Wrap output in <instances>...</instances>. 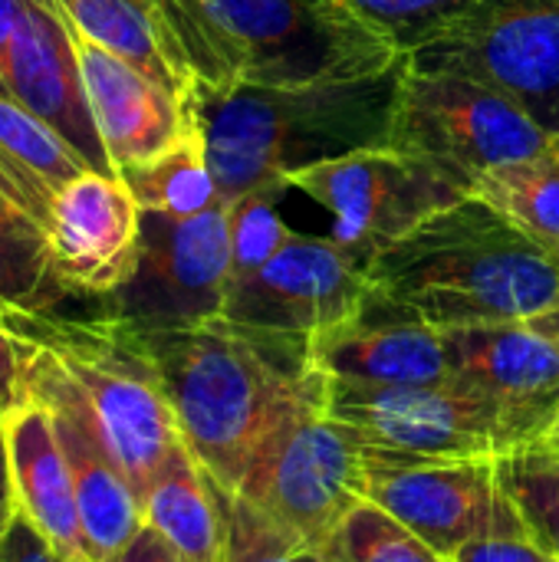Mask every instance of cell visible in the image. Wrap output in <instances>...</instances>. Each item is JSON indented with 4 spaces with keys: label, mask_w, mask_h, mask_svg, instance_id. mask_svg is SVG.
<instances>
[{
    "label": "cell",
    "mask_w": 559,
    "mask_h": 562,
    "mask_svg": "<svg viewBox=\"0 0 559 562\" xmlns=\"http://www.w3.org/2000/svg\"><path fill=\"white\" fill-rule=\"evenodd\" d=\"M16 497H13V477H10V454H7V431L0 422V530L13 520Z\"/></svg>",
    "instance_id": "e575fe53"
},
{
    "label": "cell",
    "mask_w": 559,
    "mask_h": 562,
    "mask_svg": "<svg viewBox=\"0 0 559 562\" xmlns=\"http://www.w3.org/2000/svg\"><path fill=\"white\" fill-rule=\"evenodd\" d=\"M119 178L128 184L142 211L168 217H198L224 204L208 161L204 135L194 119L191 128L171 148H165L152 161L125 168Z\"/></svg>",
    "instance_id": "cb8c5ba5"
},
{
    "label": "cell",
    "mask_w": 559,
    "mask_h": 562,
    "mask_svg": "<svg viewBox=\"0 0 559 562\" xmlns=\"http://www.w3.org/2000/svg\"><path fill=\"white\" fill-rule=\"evenodd\" d=\"M554 148H557V155H559V135H554Z\"/></svg>",
    "instance_id": "ab89813d"
},
{
    "label": "cell",
    "mask_w": 559,
    "mask_h": 562,
    "mask_svg": "<svg viewBox=\"0 0 559 562\" xmlns=\"http://www.w3.org/2000/svg\"><path fill=\"white\" fill-rule=\"evenodd\" d=\"M451 379L501 418L507 454L540 441L559 422V349L530 323L441 329Z\"/></svg>",
    "instance_id": "5bb4252c"
},
{
    "label": "cell",
    "mask_w": 559,
    "mask_h": 562,
    "mask_svg": "<svg viewBox=\"0 0 559 562\" xmlns=\"http://www.w3.org/2000/svg\"><path fill=\"white\" fill-rule=\"evenodd\" d=\"M0 323H13V319H10V316H7V313L0 310Z\"/></svg>",
    "instance_id": "f35d334b"
},
{
    "label": "cell",
    "mask_w": 559,
    "mask_h": 562,
    "mask_svg": "<svg viewBox=\"0 0 559 562\" xmlns=\"http://www.w3.org/2000/svg\"><path fill=\"white\" fill-rule=\"evenodd\" d=\"M471 194L491 204L507 224L537 240L547 250H559V155L557 148L534 158L497 165L474 178Z\"/></svg>",
    "instance_id": "d4e9b609"
},
{
    "label": "cell",
    "mask_w": 559,
    "mask_h": 562,
    "mask_svg": "<svg viewBox=\"0 0 559 562\" xmlns=\"http://www.w3.org/2000/svg\"><path fill=\"white\" fill-rule=\"evenodd\" d=\"M283 191H250L227 204L231 221V283L260 270L297 234L283 224L277 198Z\"/></svg>",
    "instance_id": "f1b7e54d"
},
{
    "label": "cell",
    "mask_w": 559,
    "mask_h": 562,
    "mask_svg": "<svg viewBox=\"0 0 559 562\" xmlns=\"http://www.w3.org/2000/svg\"><path fill=\"white\" fill-rule=\"evenodd\" d=\"M69 16L72 30L109 53L128 59L161 86L175 92H188L185 79L178 76L165 30L155 10V0H56Z\"/></svg>",
    "instance_id": "7402d4cb"
},
{
    "label": "cell",
    "mask_w": 559,
    "mask_h": 562,
    "mask_svg": "<svg viewBox=\"0 0 559 562\" xmlns=\"http://www.w3.org/2000/svg\"><path fill=\"white\" fill-rule=\"evenodd\" d=\"M59 562H66V560H59Z\"/></svg>",
    "instance_id": "7bdbcfd3"
},
{
    "label": "cell",
    "mask_w": 559,
    "mask_h": 562,
    "mask_svg": "<svg viewBox=\"0 0 559 562\" xmlns=\"http://www.w3.org/2000/svg\"><path fill=\"white\" fill-rule=\"evenodd\" d=\"M451 562H559L554 550L534 537H484L455 553Z\"/></svg>",
    "instance_id": "1f68e13d"
},
{
    "label": "cell",
    "mask_w": 559,
    "mask_h": 562,
    "mask_svg": "<svg viewBox=\"0 0 559 562\" xmlns=\"http://www.w3.org/2000/svg\"><path fill=\"white\" fill-rule=\"evenodd\" d=\"M501 477L530 537L559 553V448L534 441L501 458Z\"/></svg>",
    "instance_id": "4316f807"
},
{
    "label": "cell",
    "mask_w": 559,
    "mask_h": 562,
    "mask_svg": "<svg viewBox=\"0 0 559 562\" xmlns=\"http://www.w3.org/2000/svg\"><path fill=\"white\" fill-rule=\"evenodd\" d=\"M287 188L303 191L329 211V240L353 254L366 270L428 217L471 194L432 161L389 145L310 165L290 175Z\"/></svg>",
    "instance_id": "ba28073f"
},
{
    "label": "cell",
    "mask_w": 559,
    "mask_h": 562,
    "mask_svg": "<svg viewBox=\"0 0 559 562\" xmlns=\"http://www.w3.org/2000/svg\"><path fill=\"white\" fill-rule=\"evenodd\" d=\"M557 260H559V250H557Z\"/></svg>",
    "instance_id": "b9f144b4"
},
{
    "label": "cell",
    "mask_w": 559,
    "mask_h": 562,
    "mask_svg": "<svg viewBox=\"0 0 559 562\" xmlns=\"http://www.w3.org/2000/svg\"><path fill=\"white\" fill-rule=\"evenodd\" d=\"M82 86L115 175L152 161L191 128L188 99L76 33Z\"/></svg>",
    "instance_id": "d6986e66"
},
{
    "label": "cell",
    "mask_w": 559,
    "mask_h": 562,
    "mask_svg": "<svg viewBox=\"0 0 559 562\" xmlns=\"http://www.w3.org/2000/svg\"><path fill=\"white\" fill-rule=\"evenodd\" d=\"M3 431L16 510L49 540L59 560L92 562L76 507L72 471L49 412L40 402H26L3 422Z\"/></svg>",
    "instance_id": "ffe728a7"
},
{
    "label": "cell",
    "mask_w": 559,
    "mask_h": 562,
    "mask_svg": "<svg viewBox=\"0 0 559 562\" xmlns=\"http://www.w3.org/2000/svg\"><path fill=\"white\" fill-rule=\"evenodd\" d=\"M142 204L119 175L82 171L66 181L46 221L56 280L69 296L109 300L135 267L142 247Z\"/></svg>",
    "instance_id": "9a60e30c"
},
{
    "label": "cell",
    "mask_w": 559,
    "mask_h": 562,
    "mask_svg": "<svg viewBox=\"0 0 559 562\" xmlns=\"http://www.w3.org/2000/svg\"><path fill=\"white\" fill-rule=\"evenodd\" d=\"M142 336L185 448L227 494L237 491L267 431L323 392L303 336L241 326L227 316Z\"/></svg>",
    "instance_id": "6da1fadb"
},
{
    "label": "cell",
    "mask_w": 559,
    "mask_h": 562,
    "mask_svg": "<svg viewBox=\"0 0 559 562\" xmlns=\"http://www.w3.org/2000/svg\"><path fill=\"white\" fill-rule=\"evenodd\" d=\"M310 362L323 379L366 385L451 379L445 333L376 286L346 319L310 336Z\"/></svg>",
    "instance_id": "e0dca14e"
},
{
    "label": "cell",
    "mask_w": 559,
    "mask_h": 562,
    "mask_svg": "<svg viewBox=\"0 0 559 562\" xmlns=\"http://www.w3.org/2000/svg\"><path fill=\"white\" fill-rule=\"evenodd\" d=\"M389 148L432 161L471 191L478 175L550 151L554 135L507 95L468 76L418 69L405 59Z\"/></svg>",
    "instance_id": "8992f818"
},
{
    "label": "cell",
    "mask_w": 559,
    "mask_h": 562,
    "mask_svg": "<svg viewBox=\"0 0 559 562\" xmlns=\"http://www.w3.org/2000/svg\"><path fill=\"white\" fill-rule=\"evenodd\" d=\"M30 398L40 402L56 425V438L72 471L76 507L89 557L92 562H112L145 524L142 501L132 481L115 464L112 451L105 448L102 435L79 408V402L36 362L30 369Z\"/></svg>",
    "instance_id": "ac0fdd59"
},
{
    "label": "cell",
    "mask_w": 559,
    "mask_h": 562,
    "mask_svg": "<svg viewBox=\"0 0 559 562\" xmlns=\"http://www.w3.org/2000/svg\"><path fill=\"white\" fill-rule=\"evenodd\" d=\"M376 290L438 329L527 323L559 306V260L468 194L369 263Z\"/></svg>",
    "instance_id": "277c9868"
},
{
    "label": "cell",
    "mask_w": 559,
    "mask_h": 562,
    "mask_svg": "<svg viewBox=\"0 0 559 562\" xmlns=\"http://www.w3.org/2000/svg\"><path fill=\"white\" fill-rule=\"evenodd\" d=\"M405 56L372 76L303 86H237L185 92L224 204L250 191H290V175L389 145Z\"/></svg>",
    "instance_id": "7a4b0ae2"
},
{
    "label": "cell",
    "mask_w": 559,
    "mask_h": 562,
    "mask_svg": "<svg viewBox=\"0 0 559 562\" xmlns=\"http://www.w3.org/2000/svg\"><path fill=\"white\" fill-rule=\"evenodd\" d=\"M224 562H323L303 537L257 510L237 494H227V550Z\"/></svg>",
    "instance_id": "f546056e"
},
{
    "label": "cell",
    "mask_w": 559,
    "mask_h": 562,
    "mask_svg": "<svg viewBox=\"0 0 559 562\" xmlns=\"http://www.w3.org/2000/svg\"><path fill=\"white\" fill-rule=\"evenodd\" d=\"M0 92H7V89H3V82H0Z\"/></svg>",
    "instance_id": "60d3db41"
},
{
    "label": "cell",
    "mask_w": 559,
    "mask_h": 562,
    "mask_svg": "<svg viewBox=\"0 0 559 562\" xmlns=\"http://www.w3.org/2000/svg\"><path fill=\"white\" fill-rule=\"evenodd\" d=\"M36 342L26 336L16 319L0 323V422H7L30 398V369H33Z\"/></svg>",
    "instance_id": "4dcf8cb0"
},
{
    "label": "cell",
    "mask_w": 559,
    "mask_h": 562,
    "mask_svg": "<svg viewBox=\"0 0 559 562\" xmlns=\"http://www.w3.org/2000/svg\"><path fill=\"white\" fill-rule=\"evenodd\" d=\"M323 415L366 448L405 458H504L497 412L455 379L366 385L323 379Z\"/></svg>",
    "instance_id": "8fae6325"
},
{
    "label": "cell",
    "mask_w": 559,
    "mask_h": 562,
    "mask_svg": "<svg viewBox=\"0 0 559 562\" xmlns=\"http://www.w3.org/2000/svg\"><path fill=\"white\" fill-rule=\"evenodd\" d=\"M234 494L323 550L346 514L366 501L362 448L323 415L320 392L267 431Z\"/></svg>",
    "instance_id": "52a82bcc"
},
{
    "label": "cell",
    "mask_w": 559,
    "mask_h": 562,
    "mask_svg": "<svg viewBox=\"0 0 559 562\" xmlns=\"http://www.w3.org/2000/svg\"><path fill=\"white\" fill-rule=\"evenodd\" d=\"M112 562H185L148 524H142V530L132 537V543L115 557Z\"/></svg>",
    "instance_id": "836d02e7"
},
{
    "label": "cell",
    "mask_w": 559,
    "mask_h": 562,
    "mask_svg": "<svg viewBox=\"0 0 559 562\" xmlns=\"http://www.w3.org/2000/svg\"><path fill=\"white\" fill-rule=\"evenodd\" d=\"M405 59L468 76L559 135V0H474Z\"/></svg>",
    "instance_id": "9c48e42d"
},
{
    "label": "cell",
    "mask_w": 559,
    "mask_h": 562,
    "mask_svg": "<svg viewBox=\"0 0 559 562\" xmlns=\"http://www.w3.org/2000/svg\"><path fill=\"white\" fill-rule=\"evenodd\" d=\"M16 23H20V0H0V69L7 63Z\"/></svg>",
    "instance_id": "d590c367"
},
{
    "label": "cell",
    "mask_w": 559,
    "mask_h": 562,
    "mask_svg": "<svg viewBox=\"0 0 559 562\" xmlns=\"http://www.w3.org/2000/svg\"><path fill=\"white\" fill-rule=\"evenodd\" d=\"M540 441H547V445H557L559 448V422L554 425V428H550V431H547V435H544V438H540Z\"/></svg>",
    "instance_id": "74e56055"
},
{
    "label": "cell",
    "mask_w": 559,
    "mask_h": 562,
    "mask_svg": "<svg viewBox=\"0 0 559 562\" xmlns=\"http://www.w3.org/2000/svg\"><path fill=\"white\" fill-rule=\"evenodd\" d=\"M362 448L366 501L389 510L432 550L455 560L484 537H530L511 501L501 458H405Z\"/></svg>",
    "instance_id": "30bf717a"
},
{
    "label": "cell",
    "mask_w": 559,
    "mask_h": 562,
    "mask_svg": "<svg viewBox=\"0 0 559 562\" xmlns=\"http://www.w3.org/2000/svg\"><path fill=\"white\" fill-rule=\"evenodd\" d=\"M372 33L392 43L402 56L435 40L474 0H343Z\"/></svg>",
    "instance_id": "83f0119b"
},
{
    "label": "cell",
    "mask_w": 559,
    "mask_h": 562,
    "mask_svg": "<svg viewBox=\"0 0 559 562\" xmlns=\"http://www.w3.org/2000/svg\"><path fill=\"white\" fill-rule=\"evenodd\" d=\"M537 333H544L554 346L559 349V306L554 310H547V313H540V316H534V319H527Z\"/></svg>",
    "instance_id": "8d00e7d4"
},
{
    "label": "cell",
    "mask_w": 559,
    "mask_h": 562,
    "mask_svg": "<svg viewBox=\"0 0 559 562\" xmlns=\"http://www.w3.org/2000/svg\"><path fill=\"white\" fill-rule=\"evenodd\" d=\"M0 82L7 95L69 142L92 171L115 175L82 86L76 30L56 0H20V23Z\"/></svg>",
    "instance_id": "2e32d148"
},
{
    "label": "cell",
    "mask_w": 559,
    "mask_h": 562,
    "mask_svg": "<svg viewBox=\"0 0 559 562\" xmlns=\"http://www.w3.org/2000/svg\"><path fill=\"white\" fill-rule=\"evenodd\" d=\"M16 326L36 342L33 362L79 402L145 501L158 471L185 445L145 336L109 313L92 319L49 313L16 319Z\"/></svg>",
    "instance_id": "5b68a950"
},
{
    "label": "cell",
    "mask_w": 559,
    "mask_h": 562,
    "mask_svg": "<svg viewBox=\"0 0 559 562\" xmlns=\"http://www.w3.org/2000/svg\"><path fill=\"white\" fill-rule=\"evenodd\" d=\"M66 300L43 224L0 191V310L10 319H30L56 313Z\"/></svg>",
    "instance_id": "603a6c76"
},
{
    "label": "cell",
    "mask_w": 559,
    "mask_h": 562,
    "mask_svg": "<svg viewBox=\"0 0 559 562\" xmlns=\"http://www.w3.org/2000/svg\"><path fill=\"white\" fill-rule=\"evenodd\" d=\"M557 557H559V553H557Z\"/></svg>",
    "instance_id": "ee69618b"
},
{
    "label": "cell",
    "mask_w": 559,
    "mask_h": 562,
    "mask_svg": "<svg viewBox=\"0 0 559 562\" xmlns=\"http://www.w3.org/2000/svg\"><path fill=\"white\" fill-rule=\"evenodd\" d=\"M0 562H59L49 540L16 510L0 530Z\"/></svg>",
    "instance_id": "d6a6232c"
},
{
    "label": "cell",
    "mask_w": 559,
    "mask_h": 562,
    "mask_svg": "<svg viewBox=\"0 0 559 562\" xmlns=\"http://www.w3.org/2000/svg\"><path fill=\"white\" fill-rule=\"evenodd\" d=\"M185 89L343 82L402 53L343 0H155Z\"/></svg>",
    "instance_id": "3957f363"
},
{
    "label": "cell",
    "mask_w": 559,
    "mask_h": 562,
    "mask_svg": "<svg viewBox=\"0 0 559 562\" xmlns=\"http://www.w3.org/2000/svg\"><path fill=\"white\" fill-rule=\"evenodd\" d=\"M323 562H451L372 501H359L320 550Z\"/></svg>",
    "instance_id": "484cf974"
},
{
    "label": "cell",
    "mask_w": 559,
    "mask_h": 562,
    "mask_svg": "<svg viewBox=\"0 0 559 562\" xmlns=\"http://www.w3.org/2000/svg\"><path fill=\"white\" fill-rule=\"evenodd\" d=\"M231 286L227 204L198 217L145 211L132 280L105 300L109 316L138 333L185 329L224 313Z\"/></svg>",
    "instance_id": "7c38bea8"
},
{
    "label": "cell",
    "mask_w": 559,
    "mask_h": 562,
    "mask_svg": "<svg viewBox=\"0 0 559 562\" xmlns=\"http://www.w3.org/2000/svg\"><path fill=\"white\" fill-rule=\"evenodd\" d=\"M145 524L185 562H224L227 491L178 445L142 501Z\"/></svg>",
    "instance_id": "44dd1931"
},
{
    "label": "cell",
    "mask_w": 559,
    "mask_h": 562,
    "mask_svg": "<svg viewBox=\"0 0 559 562\" xmlns=\"http://www.w3.org/2000/svg\"><path fill=\"white\" fill-rule=\"evenodd\" d=\"M372 290L369 270L329 237L297 234L260 270L227 286L224 313L231 323L316 336L346 319Z\"/></svg>",
    "instance_id": "4fadbf2b"
}]
</instances>
